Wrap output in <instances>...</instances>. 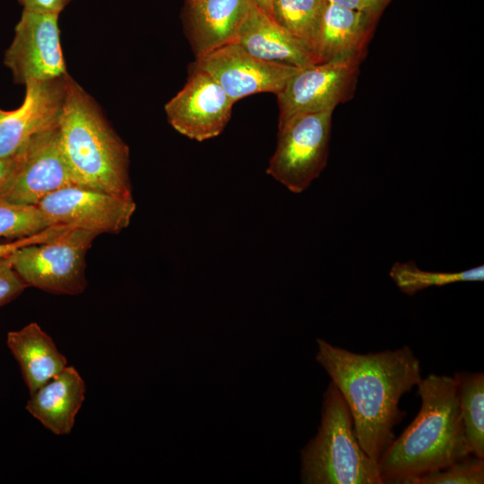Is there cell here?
I'll use <instances>...</instances> for the list:
<instances>
[{"label": "cell", "instance_id": "6da1fadb", "mask_svg": "<svg viewBox=\"0 0 484 484\" xmlns=\"http://www.w3.org/2000/svg\"><path fill=\"white\" fill-rule=\"evenodd\" d=\"M316 344V362L345 400L360 446L377 462L404 416L400 399L422 378L419 359L408 345L359 354L324 339Z\"/></svg>", "mask_w": 484, "mask_h": 484}, {"label": "cell", "instance_id": "7a4b0ae2", "mask_svg": "<svg viewBox=\"0 0 484 484\" xmlns=\"http://www.w3.org/2000/svg\"><path fill=\"white\" fill-rule=\"evenodd\" d=\"M417 387L421 399L418 415L377 460L383 484H411L472 454L454 376L429 374Z\"/></svg>", "mask_w": 484, "mask_h": 484}, {"label": "cell", "instance_id": "3957f363", "mask_svg": "<svg viewBox=\"0 0 484 484\" xmlns=\"http://www.w3.org/2000/svg\"><path fill=\"white\" fill-rule=\"evenodd\" d=\"M59 143L74 185L133 198L127 146L72 77L59 121Z\"/></svg>", "mask_w": 484, "mask_h": 484}, {"label": "cell", "instance_id": "277c9868", "mask_svg": "<svg viewBox=\"0 0 484 484\" xmlns=\"http://www.w3.org/2000/svg\"><path fill=\"white\" fill-rule=\"evenodd\" d=\"M303 484H383L377 462L357 438L348 405L330 381L316 435L300 451Z\"/></svg>", "mask_w": 484, "mask_h": 484}, {"label": "cell", "instance_id": "5b68a950", "mask_svg": "<svg viewBox=\"0 0 484 484\" xmlns=\"http://www.w3.org/2000/svg\"><path fill=\"white\" fill-rule=\"evenodd\" d=\"M95 237L68 229L48 242L20 247L9 259L27 286L57 295H79L87 285L85 256Z\"/></svg>", "mask_w": 484, "mask_h": 484}, {"label": "cell", "instance_id": "8992f818", "mask_svg": "<svg viewBox=\"0 0 484 484\" xmlns=\"http://www.w3.org/2000/svg\"><path fill=\"white\" fill-rule=\"evenodd\" d=\"M332 111L296 116L278 125L267 174L290 191H305L327 164Z\"/></svg>", "mask_w": 484, "mask_h": 484}, {"label": "cell", "instance_id": "52a82bcc", "mask_svg": "<svg viewBox=\"0 0 484 484\" xmlns=\"http://www.w3.org/2000/svg\"><path fill=\"white\" fill-rule=\"evenodd\" d=\"M361 61L333 60L301 68L277 94L279 125L302 114L332 111L352 99Z\"/></svg>", "mask_w": 484, "mask_h": 484}, {"label": "cell", "instance_id": "ba28073f", "mask_svg": "<svg viewBox=\"0 0 484 484\" xmlns=\"http://www.w3.org/2000/svg\"><path fill=\"white\" fill-rule=\"evenodd\" d=\"M11 178L0 197L38 205L46 196L74 185L59 143V123L29 140L16 153Z\"/></svg>", "mask_w": 484, "mask_h": 484}, {"label": "cell", "instance_id": "9c48e42d", "mask_svg": "<svg viewBox=\"0 0 484 484\" xmlns=\"http://www.w3.org/2000/svg\"><path fill=\"white\" fill-rule=\"evenodd\" d=\"M58 14L23 10L15 26L4 65L19 84L66 74L60 44Z\"/></svg>", "mask_w": 484, "mask_h": 484}, {"label": "cell", "instance_id": "30bf717a", "mask_svg": "<svg viewBox=\"0 0 484 484\" xmlns=\"http://www.w3.org/2000/svg\"><path fill=\"white\" fill-rule=\"evenodd\" d=\"M52 225H65L95 235L118 233L134 213L133 198L72 185L55 191L38 204Z\"/></svg>", "mask_w": 484, "mask_h": 484}, {"label": "cell", "instance_id": "8fae6325", "mask_svg": "<svg viewBox=\"0 0 484 484\" xmlns=\"http://www.w3.org/2000/svg\"><path fill=\"white\" fill-rule=\"evenodd\" d=\"M193 66L212 76L234 102L260 92L277 95L301 69L255 57L237 42L197 57Z\"/></svg>", "mask_w": 484, "mask_h": 484}, {"label": "cell", "instance_id": "7c38bea8", "mask_svg": "<svg viewBox=\"0 0 484 484\" xmlns=\"http://www.w3.org/2000/svg\"><path fill=\"white\" fill-rule=\"evenodd\" d=\"M234 104L212 76L193 66L185 86L165 105V112L176 131L203 142L221 134Z\"/></svg>", "mask_w": 484, "mask_h": 484}, {"label": "cell", "instance_id": "4fadbf2b", "mask_svg": "<svg viewBox=\"0 0 484 484\" xmlns=\"http://www.w3.org/2000/svg\"><path fill=\"white\" fill-rule=\"evenodd\" d=\"M70 77L66 73L25 84L22 104L0 123V157L15 154L32 137L59 123Z\"/></svg>", "mask_w": 484, "mask_h": 484}, {"label": "cell", "instance_id": "5bb4252c", "mask_svg": "<svg viewBox=\"0 0 484 484\" xmlns=\"http://www.w3.org/2000/svg\"><path fill=\"white\" fill-rule=\"evenodd\" d=\"M379 19L326 0L312 43L316 64L342 59L362 62Z\"/></svg>", "mask_w": 484, "mask_h": 484}, {"label": "cell", "instance_id": "9a60e30c", "mask_svg": "<svg viewBox=\"0 0 484 484\" xmlns=\"http://www.w3.org/2000/svg\"><path fill=\"white\" fill-rule=\"evenodd\" d=\"M254 0H187L182 12L195 57L236 42Z\"/></svg>", "mask_w": 484, "mask_h": 484}, {"label": "cell", "instance_id": "2e32d148", "mask_svg": "<svg viewBox=\"0 0 484 484\" xmlns=\"http://www.w3.org/2000/svg\"><path fill=\"white\" fill-rule=\"evenodd\" d=\"M236 42L249 54L268 62L298 68L316 64L310 42L290 33L255 4L243 23Z\"/></svg>", "mask_w": 484, "mask_h": 484}, {"label": "cell", "instance_id": "e0dca14e", "mask_svg": "<svg viewBox=\"0 0 484 484\" xmlns=\"http://www.w3.org/2000/svg\"><path fill=\"white\" fill-rule=\"evenodd\" d=\"M86 385L77 369L67 366L30 395L27 411L57 436L71 433L85 400Z\"/></svg>", "mask_w": 484, "mask_h": 484}, {"label": "cell", "instance_id": "ac0fdd59", "mask_svg": "<svg viewBox=\"0 0 484 484\" xmlns=\"http://www.w3.org/2000/svg\"><path fill=\"white\" fill-rule=\"evenodd\" d=\"M6 343L30 395L67 367L66 358L50 335L35 322L9 332Z\"/></svg>", "mask_w": 484, "mask_h": 484}, {"label": "cell", "instance_id": "d6986e66", "mask_svg": "<svg viewBox=\"0 0 484 484\" xmlns=\"http://www.w3.org/2000/svg\"><path fill=\"white\" fill-rule=\"evenodd\" d=\"M454 378L460 415L471 452L484 458V373L457 372Z\"/></svg>", "mask_w": 484, "mask_h": 484}, {"label": "cell", "instance_id": "ffe728a7", "mask_svg": "<svg viewBox=\"0 0 484 484\" xmlns=\"http://www.w3.org/2000/svg\"><path fill=\"white\" fill-rule=\"evenodd\" d=\"M389 274L402 292L412 296L433 286L441 287L462 281H482L484 280V266L480 265L455 272H435L423 271L413 262L395 263Z\"/></svg>", "mask_w": 484, "mask_h": 484}, {"label": "cell", "instance_id": "44dd1931", "mask_svg": "<svg viewBox=\"0 0 484 484\" xmlns=\"http://www.w3.org/2000/svg\"><path fill=\"white\" fill-rule=\"evenodd\" d=\"M325 2L326 0H272V18L290 33L312 45Z\"/></svg>", "mask_w": 484, "mask_h": 484}, {"label": "cell", "instance_id": "7402d4cb", "mask_svg": "<svg viewBox=\"0 0 484 484\" xmlns=\"http://www.w3.org/2000/svg\"><path fill=\"white\" fill-rule=\"evenodd\" d=\"M49 226L52 223L38 205L14 203L0 197V238H26Z\"/></svg>", "mask_w": 484, "mask_h": 484}, {"label": "cell", "instance_id": "603a6c76", "mask_svg": "<svg viewBox=\"0 0 484 484\" xmlns=\"http://www.w3.org/2000/svg\"><path fill=\"white\" fill-rule=\"evenodd\" d=\"M484 458L470 454L449 466L415 478L411 484H483Z\"/></svg>", "mask_w": 484, "mask_h": 484}, {"label": "cell", "instance_id": "cb8c5ba5", "mask_svg": "<svg viewBox=\"0 0 484 484\" xmlns=\"http://www.w3.org/2000/svg\"><path fill=\"white\" fill-rule=\"evenodd\" d=\"M27 287L14 271L9 255L0 257V307L16 298Z\"/></svg>", "mask_w": 484, "mask_h": 484}, {"label": "cell", "instance_id": "d4e9b609", "mask_svg": "<svg viewBox=\"0 0 484 484\" xmlns=\"http://www.w3.org/2000/svg\"><path fill=\"white\" fill-rule=\"evenodd\" d=\"M71 229L65 225H52L38 234L15 239L8 243H0V257L8 256L22 246L48 242Z\"/></svg>", "mask_w": 484, "mask_h": 484}, {"label": "cell", "instance_id": "484cf974", "mask_svg": "<svg viewBox=\"0 0 484 484\" xmlns=\"http://www.w3.org/2000/svg\"><path fill=\"white\" fill-rule=\"evenodd\" d=\"M331 3L381 17L382 13L393 0H328Z\"/></svg>", "mask_w": 484, "mask_h": 484}, {"label": "cell", "instance_id": "4316f807", "mask_svg": "<svg viewBox=\"0 0 484 484\" xmlns=\"http://www.w3.org/2000/svg\"><path fill=\"white\" fill-rule=\"evenodd\" d=\"M23 10L58 14L71 0H18Z\"/></svg>", "mask_w": 484, "mask_h": 484}, {"label": "cell", "instance_id": "83f0119b", "mask_svg": "<svg viewBox=\"0 0 484 484\" xmlns=\"http://www.w3.org/2000/svg\"><path fill=\"white\" fill-rule=\"evenodd\" d=\"M15 162V154L9 157H0V193L12 177Z\"/></svg>", "mask_w": 484, "mask_h": 484}, {"label": "cell", "instance_id": "f1b7e54d", "mask_svg": "<svg viewBox=\"0 0 484 484\" xmlns=\"http://www.w3.org/2000/svg\"><path fill=\"white\" fill-rule=\"evenodd\" d=\"M255 4L267 16L272 18V0H254Z\"/></svg>", "mask_w": 484, "mask_h": 484}, {"label": "cell", "instance_id": "f546056e", "mask_svg": "<svg viewBox=\"0 0 484 484\" xmlns=\"http://www.w3.org/2000/svg\"><path fill=\"white\" fill-rule=\"evenodd\" d=\"M8 111L0 108V123L4 117L7 115Z\"/></svg>", "mask_w": 484, "mask_h": 484}, {"label": "cell", "instance_id": "4dcf8cb0", "mask_svg": "<svg viewBox=\"0 0 484 484\" xmlns=\"http://www.w3.org/2000/svg\"><path fill=\"white\" fill-rule=\"evenodd\" d=\"M185 1H187V0H185Z\"/></svg>", "mask_w": 484, "mask_h": 484}]
</instances>
